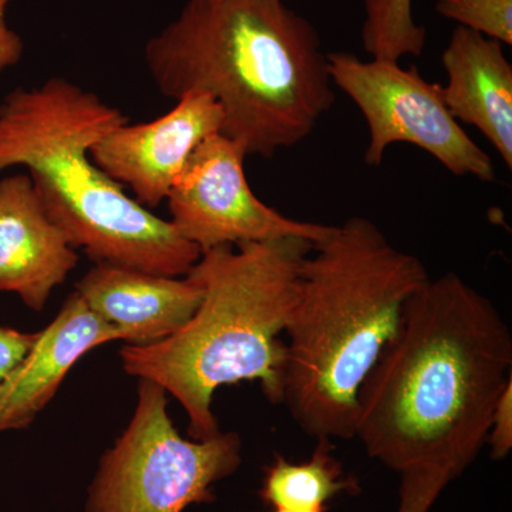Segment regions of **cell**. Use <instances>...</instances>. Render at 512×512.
Wrapping results in <instances>:
<instances>
[{
  "label": "cell",
  "instance_id": "cell-18",
  "mask_svg": "<svg viewBox=\"0 0 512 512\" xmlns=\"http://www.w3.org/2000/svg\"><path fill=\"white\" fill-rule=\"evenodd\" d=\"M487 444H490L491 458L503 460L512 448V380L505 386L488 430Z\"/></svg>",
  "mask_w": 512,
  "mask_h": 512
},
{
  "label": "cell",
  "instance_id": "cell-14",
  "mask_svg": "<svg viewBox=\"0 0 512 512\" xmlns=\"http://www.w3.org/2000/svg\"><path fill=\"white\" fill-rule=\"evenodd\" d=\"M315 451L306 463L293 464L276 454L266 470L261 497L275 510L325 511L336 495L359 490L353 478L343 477L342 464L332 456V440H316Z\"/></svg>",
  "mask_w": 512,
  "mask_h": 512
},
{
  "label": "cell",
  "instance_id": "cell-17",
  "mask_svg": "<svg viewBox=\"0 0 512 512\" xmlns=\"http://www.w3.org/2000/svg\"><path fill=\"white\" fill-rule=\"evenodd\" d=\"M447 484L446 478L434 474H403L397 512H429Z\"/></svg>",
  "mask_w": 512,
  "mask_h": 512
},
{
  "label": "cell",
  "instance_id": "cell-2",
  "mask_svg": "<svg viewBox=\"0 0 512 512\" xmlns=\"http://www.w3.org/2000/svg\"><path fill=\"white\" fill-rule=\"evenodd\" d=\"M144 59L163 96L212 97L247 156L298 146L336 100L315 26L285 0H187Z\"/></svg>",
  "mask_w": 512,
  "mask_h": 512
},
{
  "label": "cell",
  "instance_id": "cell-10",
  "mask_svg": "<svg viewBox=\"0 0 512 512\" xmlns=\"http://www.w3.org/2000/svg\"><path fill=\"white\" fill-rule=\"evenodd\" d=\"M77 262L76 248L47 215L29 175L0 178V291L43 311Z\"/></svg>",
  "mask_w": 512,
  "mask_h": 512
},
{
  "label": "cell",
  "instance_id": "cell-6",
  "mask_svg": "<svg viewBox=\"0 0 512 512\" xmlns=\"http://www.w3.org/2000/svg\"><path fill=\"white\" fill-rule=\"evenodd\" d=\"M167 392L140 379L127 429L101 458L87 512H183L214 501L212 485L241 464V437L187 440L168 416Z\"/></svg>",
  "mask_w": 512,
  "mask_h": 512
},
{
  "label": "cell",
  "instance_id": "cell-5",
  "mask_svg": "<svg viewBox=\"0 0 512 512\" xmlns=\"http://www.w3.org/2000/svg\"><path fill=\"white\" fill-rule=\"evenodd\" d=\"M127 121L123 111L63 77L16 87L0 101V173L28 170L47 215L96 264L187 276L200 249L90 157L101 138Z\"/></svg>",
  "mask_w": 512,
  "mask_h": 512
},
{
  "label": "cell",
  "instance_id": "cell-12",
  "mask_svg": "<svg viewBox=\"0 0 512 512\" xmlns=\"http://www.w3.org/2000/svg\"><path fill=\"white\" fill-rule=\"evenodd\" d=\"M76 292L127 345H150L174 335L197 311L202 289L191 278L148 274L96 264L77 282Z\"/></svg>",
  "mask_w": 512,
  "mask_h": 512
},
{
  "label": "cell",
  "instance_id": "cell-20",
  "mask_svg": "<svg viewBox=\"0 0 512 512\" xmlns=\"http://www.w3.org/2000/svg\"><path fill=\"white\" fill-rule=\"evenodd\" d=\"M12 0H0V74L22 60L25 43L18 32L8 25L6 12Z\"/></svg>",
  "mask_w": 512,
  "mask_h": 512
},
{
  "label": "cell",
  "instance_id": "cell-19",
  "mask_svg": "<svg viewBox=\"0 0 512 512\" xmlns=\"http://www.w3.org/2000/svg\"><path fill=\"white\" fill-rule=\"evenodd\" d=\"M37 336L39 332L25 333L0 326V384L22 363L35 345Z\"/></svg>",
  "mask_w": 512,
  "mask_h": 512
},
{
  "label": "cell",
  "instance_id": "cell-21",
  "mask_svg": "<svg viewBox=\"0 0 512 512\" xmlns=\"http://www.w3.org/2000/svg\"><path fill=\"white\" fill-rule=\"evenodd\" d=\"M326 511V510H325ZM325 511H293V510H275L274 512H325Z\"/></svg>",
  "mask_w": 512,
  "mask_h": 512
},
{
  "label": "cell",
  "instance_id": "cell-13",
  "mask_svg": "<svg viewBox=\"0 0 512 512\" xmlns=\"http://www.w3.org/2000/svg\"><path fill=\"white\" fill-rule=\"evenodd\" d=\"M444 103L458 123L476 127L512 170V66L504 45L457 26L441 55Z\"/></svg>",
  "mask_w": 512,
  "mask_h": 512
},
{
  "label": "cell",
  "instance_id": "cell-11",
  "mask_svg": "<svg viewBox=\"0 0 512 512\" xmlns=\"http://www.w3.org/2000/svg\"><path fill=\"white\" fill-rule=\"evenodd\" d=\"M123 340L76 291L55 320L39 332L35 345L12 375L0 384V433L26 429L52 402L64 377L90 350Z\"/></svg>",
  "mask_w": 512,
  "mask_h": 512
},
{
  "label": "cell",
  "instance_id": "cell-4",
  "mask_svg": "<svg viewBox=\"0 0 512 512\" xmlns=\"http://www.w3.org/2000/svg\"><path fill=\"white\" fill-rule=\"evenodd\" d=\"M312 249L308 239L286 237L202 252L187 274L202 289L192 318L168 338L121 348L128 375L158 384L184 407L192 440L221 433L212 400L225 384L258 382L269 402H284L281 335Z\"/></svg>",
  "mask_w": 512,
  "mask_h": 512
},
{
  "label": "cell",
  "instance_id": "cell-3",
  "mask_svg": "<svg viewBox=\"0 0 512 512\" xmlns=\"http://www.w3.org/2000/svg\"><path fill=\"white\" fill-rule=\"evenodd\" d=\"M417 256L375 222L350 217L313 245L286 325L284 402L313 439L355 437L357 397L429 281Z\"/></svg>",
  "mask_w": 512,
  "mask_h": 512
},
{
  "label": "cell",
  "instance_id": "cell-9",
  "mask_svg": "<svg viewBox=\"0 0 512 512\" xmlns=\"http://www.w3.org/2000/svg\"><path fill=\"white\" fill-rule=\"evenodd\" d=\"M222 111L208 94L190 93L164 116L114 128L90 150L94 164L143 207L167 200L188 158L205 138L220 133Z\"/></svg>",
  "mask_w": 512,
  "mask_h": 512
},
{
  "label": "cell",
  "instance_id": "cell-16",
  "mask_svg": "<svg viewBox=\"0 0 512 512\" xmlns=\"http://www.w3.org/2000/svg\"><path fill=\"white\" fill-rule=\"evenodd\" d=\"M436 12L501 45H512V0H437Z\"/></svg>",
  "mask_w": 512,
  "mask_h": 512
},
{
  "label": "cell",
  "instance_id": "cell-7",
  "mask_svg": "<svg viewBox=\"0 0 512 512\" xmlns=\"http://www.w3.org/2000/svg\"><path fill=\"white\" fill-rule=\"evenodd\" d=\"M333 87H338L365 117L369 144L365 161L382 164L387 148L407 143L429 153L457 177L494 183L493 160L468 136L444 103L443 86L427 82L416 66L359 59L353 53H328Z\"/></svg>",
  "mask_w": 512,
  "mask_h": 512
},
{
  "label": "cell",
  "instance_id": "cell-1",
  "mask_svg": "<svg viewBox=\"0 0 512 512\" xmlns=\"http://www.w3.org/2000/svg\"><path fill=\"white\" fill-rule=\"evenodd\" d=\"M511 380L512 333L497 306L456 272L430 278L360 389L355 437L400 476L451 483L487 443Z\"/></svg>",
  "mask_w": 512,
  "mask_h": 512
},
{
  "label": "cell",
  "instance_id": "cell-8",
  "mask_svg": "<svg viewBox=\"0 0 512 512\" xmlns=\"http://www.w3.org/2000/svg\"><path fill=\"white\" fill-rule=\"evenodd\" d=\"M244 148L224 134L205 138L168 194L171 224L202 252L222 245L299 237L319 244L335 225L293 220L256 197L245 175Z\"/></svg>",
  "mask_w": 512,
  "mask_h": 512
},
{
  "label": "cell",
  "instance_id": "cell-15",
  "mask_svg": "<svg viewBox=\"0 0 512 512\" xmlns=\"http://www.w3.org/2000/svg\"><path fill=\"white\" fill-rule=\"evenodd\" d=\"M365 13L362 42L372 59L423 55L427 29L414 19L413 0H365Z\"/></svg>",
  "mask_w": 512,
  "mask_h": 512
}]
</instances>
